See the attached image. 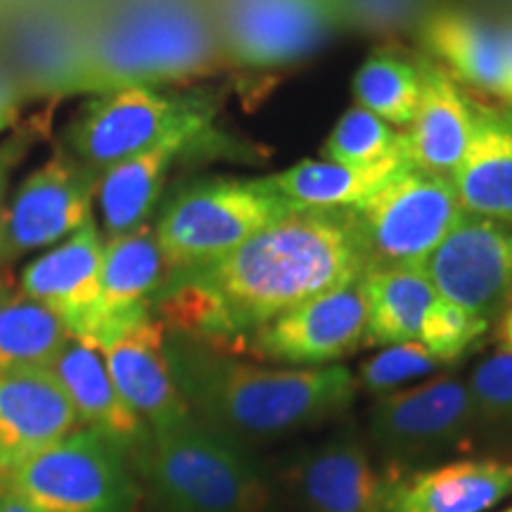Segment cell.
Segmentation results:
<instances>
[{"mask_svg": "<svg viewBox=\"0 0 512 512\" xmlns=\"http://www.w3.org/2000/svg\"><path fill=\"white\" fill-rule=\"evenodd\" d=\"M320 152L328 162L347 166H370L384 159L406 157L403 133L358 105L339 117Z\"/></svg>", "mask_w": 512, "mask_h": 512, "instance_id": "cell-29", "label": "cell"}, {"mask_svg": "<svg viewBox=\"0 0 512 512\" xmlns=\"http://www.w3.org/2000/svg\"><path fill=\"white\" fill-rule=\"evenodd\" d=\"M29 150V140L19 133L0 138V264H3L5 247V219H8V202L12 195V176Z\"/></svg>", "mask_w": 512, "mask_h": 512, "instance_id": "cell-34", "label": "cell"}, {"mask_svg": "<svg viewBox=\"0 0 512 512\" xmlns=\"http://www.w3.org/2000/svg\"><path fill=\"white\" fill-rule=\"evenodd\" d=\"M297 486L311 512H384L387 475L351 434H339L304 456Z\"/></svg>", "mask_w": 512, "mask_h": 512, "instance_id": "cell-23", "label": "cell"}, {"mask_svg": "<svg viewBox=\"0 0 512 512\" xmlns=\"http://www.w3.org/2000/svg\"><path fill=\"white\" fill-rule=\"evenodd\" d=\"M477 427L470 389L458 375H437L418 387L377 396L370 408V434L389 475L430 467L451 451H463Z\"/></svg>", "mask_w": 512, "mask_h": 512, "instance_id": "cell-9", "label": "cell"}, {"mask_svg": "<svg viewBox=\"0 0 512 512\" xmlns=\"http://www.w3.org/2000/svg\"><path fill=\"white\" fill-rule=\"evenodd\" d=\"M0 512H38L36 508H31L27 501H22L17 494L12 491H0Z\"/></svg>", "mask_w": 512, "mask_h": 512, "instance_id": "cell-36", "label": "cell"}, {"mask_svg": "<svg viewBox=\"0 0 512 512\" xmlns=\"http://www.w3.org/2000/svg\"><path fill=\"white\" fill-rule=\"evenodd\" d=\"M102 238L98 221L46 249L22 271V294L46 306L69 335L95 347L100 328Z\"/></svg>", "mask_w": 512, "mask_h": 512, "instance_id": "cell-14", "label": "cell"}, {"mask_svg": "<svg viewBox=\"0 0 512 512\" xmlns=\"http://www.w3.org/2000/svg\"><path fill=\"white\" fill-rule=\"evenodd\" d=\"M479 427L512 432V351L482 358L467 377Z\"/></svg>", "mask_w": 512, "mask_h": 512, "instance_id": "cell-32", "label": "cell"}, {"mask_svg": "<svg viewBox=\"0 0 512 512\" xmlns=\"http://www.w3.org/2000/svg\"><path fill=\"white\" fill-rule=\"evenodd\" d=\"M503 34H505V60H508V76L512 86V19L503 24Z\"/></svg>", "mask_w": 512, "mask_h": 512, "instance_id": "cell-38", "label": "cell"}, {"mask_svg": "<svg viewBox=\"0 0 512 512\" xmlns=\"http://www.w3.org/2000/svg\"><path fill=\"white\" fill-rule=\"evenodd\" d=\"M290 207L266 178L214 176L183 185L159 211L155 235L169 275L223 259Z\"/></svg>", "mask_w": 512, "mask_h": 512, "instance_id": "cell-5", "label": "cell"}, {"mask_svg": "<svg viewBox=\"0 0 512 512\" xmlns=\"http://www.w3.org/2000/svg\"><path fill=\"white\" fill-rule=\"evenodd\" d=\"M422 53L465 88L512 107L503 24L479 12L437 10L420 24Z\"/></svg>", "mask_w": 512, "mask_h": 512, "instance_id": "cell-16", "label": "cell"}, {"mask_svg": "<svg viewBox=\"0 0 512 512\" xmlns=\"http://www.w3.org/2000/svg\"><path fill=\"white\" fill-rule=\"evenodd\" d=\"M406 164V157L384 159V162L370 166L304 159L280 174L266 176V183L290 211L354 209L370 200Z\"/></svg>", "mask_w": 512, "mask_h": 512, "instance_id": "cell-25", "label": "cell"}, {"mask_svg": "<svg viewBox=\"0 0 512 512\" xmlns=\"http://www.w3.org/2000/svg\"><path fill=\"white\" fill-rule=\"evenodd\" d=\"M219 143V133L214 131V126L190 128L100 171L95 207L100 211L105 238L147 226L176 159L202 147H223Z\"/></svg>", "mask_w": 512, "mask_h": 512, "instance_id": "cell-18", "label": "cell"}, {"mask_svg": "<svg viewBox=\"0 0 512 512\" xmlns=\"http://www.w3.org/2000/svg\"><path fill=\"white\" fill-rule=\"evenodd\" d=\"M335 8L342 27L349 24L375 36L408 34L430 15L427 0H335Z\"/></svg>", "mask_w": 512, "mask_h": 512, "instance_id": "cell-33", "label": "cell"}, {"mask_svg": "<svg viewBox=\"0 0 512 512\" xmlns=\"http://www.w3.org/2000/svg\"><path fill=\"white\" fill-rule=\"evenodd\" d=\"M510 494V460L463 458L387 475L384 512H484Z\"/></svg>", "mask_w": 512, "mask_h": 512, "instance_id": "cell-19", "label": "cell"}, {"mask_svg": "<svg viewBox=\"0 0 512 512\" xmlns=\"http://www.w3.org/2000/svg\"><path fill=\"white\" fill-rule=\"evenodd\" d=\"M19 117V91L0 76V138L15 126Z\"/></svg>", "mask_w": 512, "mask_h": 512, "instance_id": "cell-35", "label": "cell"}, {"mask_svg": "<svg viewBox=\"0 0 512 512\" xmlns=\"http://www.w3.org/2000/svg\"><path fill=\"white\" fill-rule=\"evenodd\" d=\"M5 489L38 512H133L138 503L128 453L83 427L19 465Z\"/></svg>", "mask_w": 512, "mask_h": 512, "instance_id": "cell-7", "label": "cell"}, {"mask_svg": "<svg viewBox=\"0 0 512 512\" xmlns=\"http://www.w3.org/2000/svg\"><path fill=\"white\" fill-rule=\"evenodd\" d=\"M472 138L451 183L465 214L512 228V107L472 102Z\"/></svg>", "mask_w": 512, "mask_h": 512, "instance_id": "cell-22", "label": "cell"}, {"mask_svg": "<svg viewBox=\"0 0 512 512\" xmlns=\"http://www.w3.org/2000/svg\"><path fill=\"white\" fill-rule=\"evenodd\" d=\"M368 323L363 347L415 342L437 292L422 268H370L361 278Z\"/></svg>", "mask_w": 512, "mask_h": 512, "instance_id": "cell-26", "label": "cell"}, {"mask_svg": "<svg viewBox=\"0 0 512 512\" xmlns=\"http://www.w3.org/2000/svg\"><path fill=\"white\" fill-rule=\"evenodd\" d=\"M422 271L437 297L494 323L512 304V228L463 211Z\"/></svg>", "mask_w": 512, "mask_h": 512, "instance_id": "cell-12", "label": "cell"}, {"mask_svg": "<svg viewBox=\"0 0 512 512\" xmlns=\"http://www.w3.org/2000/svg\"><path fill=\"white\" fill-rule=\"evenodd\" d=\"M164 347L185 403L240 441H268L316 427L347 411L356 396V377L344 366H261L174 332H166Z\"/></svg>", "mask_w": 512, "mask_h": 512, "instance_id": "cell-2", "label": "cell"}, {"mask_svg": "<svg viewBox=\"0 0 512 512\" xmlns=\"http://www.w3.org/2000/svg\"><path fill=\"white\" fill-rule=\"evenodd\" d=\"M164 339V325L150 313L100 347L114 387L147 430H166L192 415L171 375Z\"/></svg>", "mask_w": 512, "mask_h": 512, "instance_id": "cell-15", "label": "cell"}, {"mask_svg": "<svg viewBox=\"0 0 512 512\" xmlns=\"http://www.w3.org/2000/svg\"><path fill=\"white\" fill-rule=\"evenodd\" d=\"M339 27L335 0H228L219 38L228 64L280 72L318 53Z\"/></svg>", "mask_w": 512, "mask_h": 512, "instance_id": "cell-10", "label": "cell"}, {"mask_svg": "<svg viewBox=\"0 0 512 512\" xmlns=\"http://www.w3.org/2000/svg\"><path fill=\"white\" fill-rule=\"evenodd\" d=\"M498 339H501L503 349L512 351V304L505 309L501 323H498Z\"/></svg>", "mask_w": 512, "mask_h": 512, "instance_id": "cell-37", "label": "cell"}, {"mask_svg": "<svg viewBox=\"0 0 512 512\" xmlns=\"http://www.w3.org/2000/svg\"><path fill=\"white\" fill-rule=\"evenodd\" d=\"M214 114V100L202 93L124 88L83 102L64 131V150L100 174L174 133L214 126Z\"/></svg>", "mask_w": 512, "mask_h": 512, "instance_id": "cell-6", "label": "cell"}, {"mask_svg": "<svg viewBox=\"0 0 512 512\" xmlns=\"http://www.w3.org/2000/svg\"><path fill=\"white\" fill-rule=\"evenodd\" d=\"M370 268H422L463 207L451 178L406 164L370 200L349 209Z\"/></svg>", "mask_w": 512, "mask_h": 512, "instance_id": "cell-8", "label": "cell"}, {"mask_svg": "<svg viewBox=\"0 0 512 512\" xmlns=\"http://www.w3.org/2000/svg\"><path fill=\"white\" fill-rule=\"evenodd\" d=\"M489 328V320L472 316L470 311L437 297L422 320L418 339L422 347H427L432 356H437L444 366H448V363H456L465 354H470Z\"/></svg>", "mask_w": 512, "mask_h": 512, "instance_id": "cell-30", "label": "cell"}, {"mask_svg": "<svg viewBox=\"0 0 512 512\" xmlns=\"http://www.w3.org/2000/svg\"><path fill=\"white\" fill-rule=\"evenodd\" d=\"M98 176L64 147L29 171L8 202L3 264L46 252L95 221Z\"/></svg>", "mask_w": 512, "mask_h": 512, "instance_id": "cell-11", "label": "cell"}, {"mask_svg": "<svg viewBox=\"0 0 512 512\" xmlns=\"http://www.w3.org/2000/svg\"><path fill=\"white\" fill-rule=\"evenodd\" d=\"M50 373L62 384L83 430L102 434L126 453L143 441L147 425L121 399L98 347L72 337Z\"/></svg>", "mask_w": 512, "mask_h": 512, "instance_id": "cell-24", "label": "cell"}, {"mask_svg": "<svg viewBox=\"0 0 512 512\" xmlns=\"http://www.w3.org/2000/svg\"><path fill=\"white\" fill-rule=\"evenodd\" d=\"M366 271L349 209L292 211L214 264L169 275L152 313L166 332L245 356L268 320Z\"/></svg>", "mask_w": 512, "mask_h": 512, "instance_id": "cell-1", "label": "cell"}, {"mask_svg": "<svg viewBox=\"0 0 512 512\" xmlns=\"http://www.w3.org/2000/svg\"><path fill=\"white\" fill-rule=\"evenodd\" d=\"M368 306L361 278L268 320L249 337L247 354L290 368H323L363 347Z\"/></svg>", "mask_w": 512, "mask_h": 512, "instance_id": "cell-13", "label": "cell"}, {"mask_svg": "<svg viewBox=\"0 0 512 512\" xmlns=\"http://www.w3.org/2000/svg\"><path fill=\"white\" fill-rule=\"evenodd\" d=\"M351 93L358 107L403 131L411 126L422 93L418 53L392 43L373 50L354 74Z\"/></svg>", "mask_w": 512, "mask_h": 512, "instance_id": "cell-27", "label": "cell"}, {"mask_svg": "<svg viewBox=\"0 0 512 512\" xmlns=\"http://www.w3.org/2000/svg\"><path fill=\"white\" fill-rule=\"evenodd\" d=\"M79 430V420L50 370L0 375V491L12 472Z\"/></svg>", "mask_w": 512, "mask_h": 512, "instance_id": "cell-17", "label": "cell"}, {"mask_svg": "<svg viewBox=\"0 0 512 512\" xmlns=\"http://www.w3.org/2000/svg\"><path fill=\"white\" fill-rule=\"evenodd\" d=\"M72 339L62 320L34 299L0 297V375L50 370Z\"/></svg>", "mask_w": 512, "mask_h": 512, "instance_id": "cell-28", "label": "cell"}, {"mask_svg": "<svg viewBox=\"0 0 512 512\" xmlns=\"http://www.w3.org/2000/svg\"><path fill=\"white\" fill-rule=\"evenodd\" d=\"M226 64L219 34L195 5L138 0L50 69L36 91L62 100L124 88H171L221 72Z\"/></svg>", "mask_w": 512, "mask_h": 512, "instance_id": "cell-3", "label": "cell"}, {"mask_svg": "<svg viewBox=\"0 0 512 512\" xmlns=\"http://www.w3.org/2000/svg\"><path fill=\"white\" fill-rule=\"evenodd\" d=\"M418 60L422 93L411 126L401 131L403 150L411 166L451 178L470 145L475 95L460 88L425 53H418Z\"/></svg>", "mask_w": 512, "mask_h": 512, "instance_id": "cell-21", "label": "cell"}, {"mask_svg": "<svg viewBox=\"0 0 512 512\" xmlns=\"http://www.w3.org/2000/svg\"><path fill=\"white\" fill-rule=\"evenodd\" d=\"M166 271L155 226L147 223L131 233L105 238L100 266V328L95 347L152 313Z\"/></svg>", "mask_w": 512, "mask_h": 512, "instance_id": "cell-20", "label": "cell"}, {"mask_svg": "<svg viewBox=\"0 0 512 512\" xmlns=\"http://www.w3.org/2000/svg\"><path fill=\"white\" fill-rule=\"evenodd\" d=\"M439 368H444V363L432 356L420 342H401L366 358L358 366L356 384H361L368 394L384 396L396 392L401 384L437 373Z\"/></svg>", "mask_w": 512, "mask_h": 512, "instance_id": "cell-31", "label": "cell"}, {"mask_svg": "<svg viewBox=\"0 0 512 512\" xmlns=\"http://www.w3.org/2000/svg\"><path fill=\"white\" fill-rule=\"evenodd\" d=\"M3 294H5V290H3V285H0V297H3Z\"/></svg>", "mask_w": 512, "mask_h": 512, "instance_id": "cell-39", "label": "cell"}, {"mask_svg": "<svg viewBox=\"0 0 512 512\" xmlns=\"http://www.w3.org/2000/svg\"><path fill=\"white\" fill-rule=\"evenodd\" d=\"M157 512H264L268 486L245 441L202 418L147 430L128 453Z\"/></svg>", "mask_w": 512, "mask_h": 512, "instance_id": "cell-4", "label": "cell"}]
</instances>
